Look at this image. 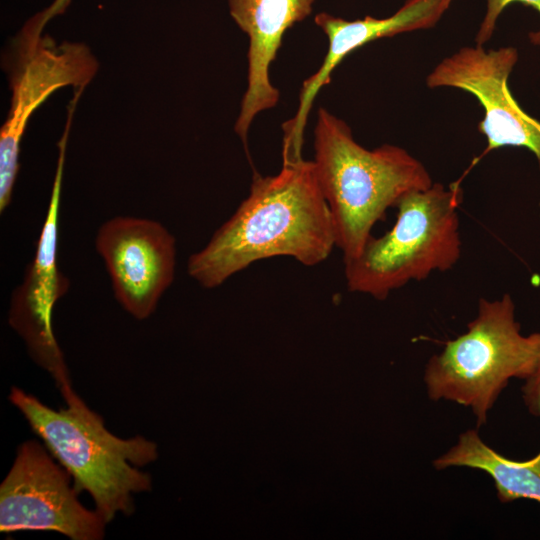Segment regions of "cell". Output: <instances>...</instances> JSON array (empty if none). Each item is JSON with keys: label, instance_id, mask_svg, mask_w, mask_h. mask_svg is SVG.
<instances>
[{"label": "cell", "instance_id": "1", "mask_svg": "<svg viewBox=\"0 0 540 540\" xmlns=\"http://www.w3.org/2000/svg\"><path fill=\"white\" fill-rule=\"evenodd\" d=\"M334 247L333 220L314 163L303 158L282 163L276 175L255 172L247 198L190 256L187 271L202 287L215 288L259 260L289 256L315 266Z\"/></svg>", "mask_w": 540, "mask_h": 540}, {"label": "cell", "instance_id": "2", "mask_svg": "<svg viewBox=\"0 0 540 540\" xmlns=\"http://www.w3.org/2000/svg\"><path fill=\"white\" fill-rule=\"evenodd\" d=\"M314 151L316 177L343 259L361 252L388 208L396 207L406 194L433 184L424 164L407 150L390 144L364 148L348 124L322 107L314 130Z\"/></svg>", "mask_w": 540, "mask_h": 540}, {"label": "cell", "instance_id": "3", "mask_svg": "<svg viewBox=\"0 0 540 540\" xmlns=\"http://www.w3.org/2000/svg\"><path fill=\"white\" fill-rule=\"evenodd\" d=\"M10 401L21 411L51 455L67 470L79 493L87 491L106 523L134 511L133 494L151 489V477L137 467L157 459V445L141 436L121 439L80 398L53 410L13 387Z\"/></svg>", "mask_w": 540, "mask_h": 540}, {"label": "cell", "instance_id": "4", "mask_svg": "<svg viewBox=\"0 0 540 540\" xmlns=\"http://www.w3.org/2000/svg\"><path fill=\"white\" fill-rule=\"evenodd\" d=\"M539 358L540 333H521L512 297L481 298L466 332L428 360L423 380L430 400L469 408L480 428L509 381L530 377Z\"/></svg>", "mask_w": 540, "mask_h": 540}, {"label": "cell", "instance_id": "5", "mask_svg": "<svg viewBox=\"0 0 540 540\" xmlns=\"http://www.w3.org/2000/svg\"><path fill=\"white\" fill-rule=\"evenodd\" d=\"M462 198L457 183L446 187L433 182L406 194L396 205L393 227L371 236L357 256L344 259L348 290L384 300L411 281L451 269L461 255Z\"/></svg>", "mask_w": 540, "mask_h": 540}, {"label": "cell", "instance_id": "6", "mask_svg": "<svg viewBox=\"0 0 540 540\" xmlns=\"http://www.w3.org/2000/svg\"><path fill=\"white\" fill-rule=\"evenodd\" d=\"M71 475L37 441L24 442L0 486V530L55 531L73 540H99L105 520L86 509Z\"/></svg>", "mask_w": 540, "mask_h": 540}, {"label": "cell", "instance_id": "7", "mask_svg": "<svg viewBox=\"0 0 540 540\" xmlns=\"http://www.w3.org/2000/svg\"><path fill=\"white\" fill-rule=\"evenodd\" d=\"M11 107L0 130V211L8 206L19 171L20 143L32 113L56 90L84 87L98 70L85 44H57L49 36L17 37Z\"/></svg>", "mask_w": 540, "mask_h": 540}, {"label": "cell", "instance_id": "8", "mask_svg": "<svg viewBox=\"0 0 540 540\" xmlns=\"http://www.w3.org/2000/svg\"><path fill=\"white\" fill-rule=\"evenodd\" d=\"M518 60L514 47L486 50L465 46L443 59L427 76L429 88L452 87L473 95L484 111L478 131L487 139L485 152L524 147L540 159V122L525 113L508 87Z\"/></svg>", "mask_w": 540, "mask_h": 540}, {"label": "cell", "instance_id": "9", "mask_svg": "<svg viewBox=\"0 0 540 540\" xmlns=\"http://www.w3.org/2000/svg\"><path fill=\"white\" fill-rule=\"evenodd\" d=\"M68 135L69 128H65L58 143L57 168L36 254L12 295L9 312L11 327L24 339L35 361L53 376L65 399L75 394L54 336L52 315L55 303L69 285L57 267L58 212Z\"/></svg>", "mask_w": 540, "mask_h": 540}, {"label": "cell", "instance_id": "10", "mask_svg": "<svg viewBox=\"0 0 540 540\" xmlns=\"http://www.w3.org/2000/svg\"><path fill=\"white\" fill-rule=\"evenodd\" d=\"M96 247L118 302L136 319L149 317L174 278L173 236L156 221L116 217L101 226Z\"/></svg>", "mask_w": 540, "mask_h": 540}, {"label": "cell", "instance_id": "11", "mask_svg": "<svg viewBox=\"0 0 540 540\" xmlns=\"http://www.w3.org/2000/svg\"><path fill=\"white\" fill-rule=\"evenodd\" d=\"M452 1L407 0L393 15L386 18L366 16L349 21L326 12L318 13L314 21L328 38V50L317 72L304 80L294 117L282 126V151L290 156L302 155L304 129L313 101L321 88L329 84L332 72L347 55L381 38L432 28L449 9Z\"/></svg>", "mask_w": 540, "mask_h": 540}, {"label": "cell", "instance_id": "12", "mask_svg": "<svg viewBox=\"0 0 540 540\" xmlns=\"http://www.w3.org/2000/svg\"><path fill=\"white\" fill-rule=\"evenodd\" d=\"M314 0H228L229 13L249 38L247 88L242 98L235 132L248 153L247 139L255 117L276 106L279 90L269 70L285 32L306 19Z\"/></svg>", "mask_w": 540, "mask_h": 540}, {"label": "cell", "instance_id": "13", "mask_svg": "<svg viewBox=\"0 0 540 540\" xmlns=\"http://www.w3.org/2000/svg\"><path fill=\"white\" fill-rule=\"evenodd\" d=\"M432 464L437 470L468 467L485 472L492 478L501 503L517 499L540 503V451L529 460L509 459L487 445L477 430L469 429Z\"/></svg>", "mask_w": 540, "mask_h": 540}, {"label": "cell", "instance_id": "14", "mask_svg": "<svg viewBox=\"0 0 540 540\" xmlns=\"http://www.w3.org/2000/svg\"><path fill=\"white\" fill-rule=\"evenodd\" d=\"M514 2L533 7L540 14V0H486V12L475 36L477 45H484L495 31L496 22L503 10ZM530 41L540 47V29L529 34Z\"/></svg>", "mask_w": 540, "mask_h": 540}, {"label": "cell", "instance_id": "15", "mask_svg": "<svg viewBox=\"0 0 540 540\" xmlns=\"http://www.w3.org/2000/svg\"><path fill=\"white\" fill-rule=\"evenodd\" d=\"M71 0H54L52 4L44 11L36 14L23 27L21 34L34 38L42 35L43 27L46 23L56 15L62 14Z\"/></svg>", "mask_w": 540, "mask_h": 540}, {"label": "cell", "instance_id": "16", "mask_svg": "<svg viewBox=\"0 0 540 540\" xmlns=\"http://www.w3.org/2000/svg\"><path fill=\"white\" fill-rule=\"evenodd\" d=\"M522 392L524 403L529 412L540 417V358L533 374L525 380Z\"/></svg>", "mask_w": 540, "mask_h": 540}]
</instances>
